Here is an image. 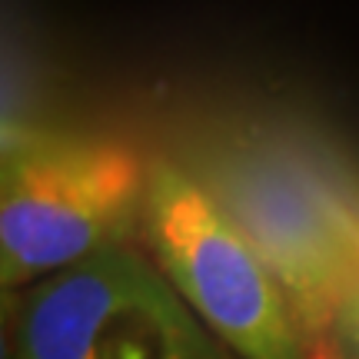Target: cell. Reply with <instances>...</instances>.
<instances>
[{
    "label": "cell",
    "instance_id": "obj_1",
    "mask_svg": "<svg viewBox=\"0 0 359 359\" xmlns=\"http://www.w3.org/2000/svg\"><path fill=\"white\" fill-rule=\"evenodd\" d=\"M253 243L306 330L336 323L359 276V183L306 133H217L183 163Z\"/></svg>",
    "mask_w": 359,
    "mask_h": 359
},
{
    "label": "cell",
    "instance_id": "obj_2",
    "mask_svg": "<svg viewBox=\"0 0 359 359\" xmlns=\"http://www.w3.org/2000/svg\"><path fill=\"white\" fill-rule=\"evenodd\" d=\"M150 170L130 147L64 130H17L0 167V283L24 290L120 246L143 217Z\"/></svg>",
    "mask_w": 359,
    "mask_h": 359
},
{
    "label": "cell",
    "instance_id": "obj_3",
    "mask_svg": "<svg viewBox=\"0 0 359 359\" xmlns=\"http://www.w3.org/2000/svg\"><path fill=\"white\" fill-rule=\"evenodd\" d=\"M143 226L163 276L240 359H306L303 323L253 243L183 163H156Z\"/></svg>",
    "mask_w": 359,
    "mask_h": 359
},
{
    "label": "cell",
    "instance_id": "obj_4",
    "mask_svg": "<svg viewBox=\"0 0 359 359\" xmlns=\"http://www.w3.org/2000/svg\"><path fill=\"white\" fill-rule=\"evenodd\" d=\"M13 359H223V353L163 269L120 243L24 293Z\"/></svg>",
    "mask_w": 359,
    "mask_h": 359
},
{
    "label": "cell",
    "instance_id": "obj_5",
    "mask_svg": "<svg viewBox=\"0 0 359 359\" xmlns=\"http://www.w3.org/2000/svg\"><path fill=\"white\" fill-rule=\"evenodd\" d=\"M336 333L343 339V349H346L349 359H359V276L349 283V290L339 299V309H336Z\"/></svg>",
    "mask_w": 359,
    "mask_h": 359
}]
</instances>
